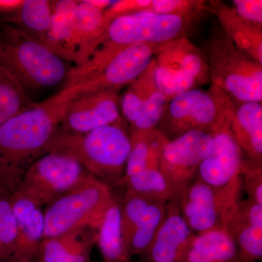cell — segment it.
Here are the masks:
<instances>
[{
    "label": "cell",
    "instance_id": "1",
    "mask_svg": "<svg viewBox=\"0 0 262 262\" xmlns=\"http://www.w3.org/2000/svg\"><path fill=\"white\" fill-rule=\"evenodd\" d=\"M89 88L84 82L64 86L0 125V192H16L29 167L46 154L69 103Z\"/></svg>",
    "mask_w": 262,
    "mask_h": 262
},
{
    "label": "cell",
    "instance_id": "2",
    "mask_svg": "<svg viewBox=\"0 0 262 262\" xmlns=\"http://www.w3.org/2000/svg\"><path fill=\"white\" fill-rule=\"evenodd\" d=\"M198 18L150 11L117 17L108 24L100 47L84 63L76 66L72 75L77 80H85L101 70L119 52L129 46L161 45L174 39L187 38Z\"/></svg>",
    "mask_w": 262,
    "mask_h": 262
},
{
    "label": "cell",
    "instance_id": "3",
    "mask_svg": "<svg viewBox=\"0 0 262 262\" xmlns=\"http://www.w3.org/2000/svg\"><path fill=\"white\" fill-rule=\"evenodd\" d=\"M130 150V135L121 120L86 134H71L58 128L46 154L58 152L72 157L90 174L111 187L122 186Z\"/></svg>",
    "mask_w": 262,
    "mask_h": 262
},
{
    "label": "cell",
    "instance_id": "4",
    "mask_svg": "<svg viewBox=\"0 0 262 262\" xmlns=\"http://www.w3.org/2000/svg\"><path fill=\"white\" fill-rule=\"evenodd\" d=\"M67 63L21 29L0 21V64L26 89L57 85L70 72Z\"/></svg>",
    "mask_w": 262,
    "mask_h": 262
},
{
    "label": "cell",
    "instance_id": "5",
    "mask_svg": "<svg viewBox=\"0 0 262 262\" xmlns=\"http://www.w3.org/2000/svg\"><path fill=\"white\" fill-rule=\"evenodd\" d=\"M201 49L211 85L235 101L261 102L262 63L236 47L220 27L212 29Z\"/></svg>",
    "mask_w": 262,
    "mask_h": 262
},
{
    "label": "cell",
    "instance_id": "6",
    "mask_svg": "<svg viewBox=\"0 0 262 262\" xmlns=\"http://www.w3.org/2000/svg\"><path fill=\"white\" fill-rule=\"evenodd\" d=\"M111 187L90 175L80 184L47 205L43 239L82 227L97 229L115 201Z\"/></svg>",
    "mask_w": 262,
    "mask_h": 262
},
{
    "label": "cell",
    "instance_id": "7",
    "mask_svg": "<svg viewBox=\"0 0 262 262\" xmlns=\"http://www.w3.org/2000/svg\"><path fill=\"white\" fill-rule=\"evenodd\" d=\"M155 80L168 100L211 82L209 67L201 48L188 38L161 44L153 57Z\"/></svg>",
    "mask_w": 262,
    "mask_h": 262
},
{
    "label": "cell",
    "instance_id": "8",
    "mask_svg": "<svg viewBox=\"0 0 262 262\" xmlns=\"http://www.w3.org/2000/svg\"><path fill=\"white\" fill-rule=\"evenodd\" d=\"M227 96L211 85L208 91L193 89L169 100L158 128L170 140L192 131L210 133L223 115Z\"/></svg>",
    "mask_w": 262,
    "mask_h": 262
},
{
    "label": "cell",
    "instance_id": "9",
    "mask_svg": "<svg viewBox=\"0 0 262 262\" xmlns=\"http://www.w3.org/2000/svg\"><path fill=\"white\" fill-rule=\"evenodd\" d=\"M90 175L72 157L48 152L29 167L17 192L42 208L77 187Z\"/></svg>",
    "mask_w": 262,
    "mask_h": 262
},
{
    "label": "cell",
    "instance_id": "10",
    "mask_svg": "<svg viewBox=\"0 0 262 262\" xmlns=\"http://www.w3.org/2000/svg\"><path fill=\"white\" fill-rule=\"evenodd\" d=\"M213 138L210 133H187L165 144L160 158V171L175 193L177 201L198 175L202 162L211 152Z\"/></svg>",
    "mask_w": 262,
    "mask_h": 262
},
{
    "label": "cell",
    "instance_id": "11",
    "mask_svg": "<svg viewBox=\"0 0 262 262\" xmlns=\"http://www.w3.org/2000/svg\"><path fill=\"white\" fill-rule=\"evenodd\" d=\"M121 120L118 93L86 91L69 103L58 128L71 134H86Z\"/></svg>",
    "mask_w": 262,
    "mask_h": 262
},
{
    "label": "cell",
    "instance_id": "12",
    "mask_svg": "<svg viewBox=\"0 0 262 262\" xmlns=\"http://www.w3.org/2000/svg\"><path fill=\"white\" fill-rule=\"evenodd\" d=\"M210 134L211 152L202 162L196 177L212 187L220 188L241 175L247 160L229 130L225 112Z\"/></svg>",
    "mask_w": 262,
    "mask_h": 262
},
{
    "label": "cell",
    "instance_id": "13",
    "mask_svg": "<svg viewBox=\"0 0 262 262\" xmlns=\"http://www.w3.org/2000/svg\"><path fill=\"white\" fill-rule=\"evenodd\" d=\"M160 46L139 44L124 48L101 70L82 82L89 84V91H110L118 93L146 70Z\"/></svg>",
    "mask_w": 262,
    "mask_h": 262
},
{
    "label": "cell",
    "instance_id": "14",
    "mask_svg": "<svg viewBox=\"0 0 262 262\" xmlns=\"http://www.w3.org/2000/svg\"><path fill=\"white\" fill-rule=\"evenodd\" d=\"M223 229L237 246L238 262L261 260L262 205L239 201L226 217Z\"/></svg>",
    "mask_w": 262,
    "mask_h": 262
},
{
    "label": "cell",
    "instance_id": "15",
    "mask_svg": "<svg viewBox=\"0 0 262 262\" xmlns=\"http://www.w3.org/2000/svg\"><path fill=\"white\" fill-rule=\"evenodd\" d=\"M195 236L183 218L178 201H169L165 220L143 256L146 262H184Z\"/></svg>",
    "mask_w": 262,
    "mask_h": 262
},
{
    "label": "cell",
    "instance_id": "16",
    "mask_svg": "<svg viewBox=\"0 0 262 262\" xmlns=\"http://www.w3.org/2000/svg\"><path fill=\"white\" fill-rule=\"evenodd\" d=\"M10 200L16 221L17 232L8 262H37L44 237L42 208L17 191L10 196Z\"/></svg>",
    "mask_w": 262,
    "mask_h": 262
},
{
    "label": "cell",
    "instance_id": "17",
    "mask_svg": "<svg viewBox=\"0 0 262 262\" xmlns=\"http://www.w3.org/2000/svg\"><path fill=\"white\" fill-rule=\"evenodd\" d=\"M178 203L183 218L196 234L223 229L218 188L212 187L196 177Z\"/></svg>",
    "mask_w": 262,
    "mask_h": 262
},
{
    "label": "cell",
    "instance_id": "18",
    "mask_svg": "<svg viewBox=\"0 0 262 262\" xmlns=\"http://www.w3.org/2000/svg\"><path fill=\"white\" fill-rule=\"evenodd\" d=\"M225 115L229 130L246 159L261 165V102H242L227 96Z\"/></svg>",
    "mask_w": 262,
    "mask_h": 262
},
{
    "label": "cell",
    "instance_id": "19",
    "mask_svg": "<svg viewBox=\"0 0 262 262\" xmlns=\"http://www.w3.org/2000/svg\"><path fill=\"white\" fill-rule=\"evenodd\" d=\"M98 229L86 227L43 239L38 262H91V253L97 242Z\"/></svg>",
    "mask_w": 262,
    "mask_h": 262
},
{
    "label": "cell",
    "instance_id": "20",
    "mask_svg": "<svg viewBox=\"0 0 262 262\" xmlns=\"http://www.w3.org/2000/svg\"><path fill=\"white\" fill-rule=\"evenodd\" d=\"M226 35L250 58L262 63V27L239 17L233 8L222 0L208 2Z\"/></svg>",
    "mask_w": 262,
    "mask_h": 262
},
{
    "label": "cell",
    "instance_id": "21",
    "mask_svg": "<svg viewBox=\"0 0 262 262\" xmlns=\"http://www.w3.org/2000/svg\"><path fill=\"white\" fill-rule=\"evenodd\" d=\"M108 24L104 11L91 6L85 0L78 1L74 25L77 65L84 63L100 47Z\"/></svg>",
    "mask_w": 262,
    "mask_h": 262
},
{
    "label": "cell",
    "instance_id": "22",
    "mask_svg": "<svg viewBox=\"0 0 262 262\" xmlns=\"http://www.w3.org/2000/svg\"><path fill=\"white\" fill-rule=\"evenodd\" d=\"M78 1H52L51 25L43 45L67 62H75L74 25Z\"/></svg>",
    "mask_w": 262,
    "mask_h": 262
},
{
    "label": "cell",
    "instance_id": "23",
    "mask_svg": "<svg viewBox=\"0 0 262 262\" xmlns=\"http://www.w3.org/2000/svg\"><path fill=\"white\" fill-rule=\"evenodd\" d=\"M129 135L130 150L124 178L146 169H159L162 152L170 140L163 131L156 127L152 130L129 133Z\"/></svg>",
    "mask_w": 262,
    "mask_h": 262
},
{
    "label": "cell",
    "instance_id": "24",
    "mask_svg": "<svg viewBox=\"0 0 262 262\" xmlns=\"http://www.w3.org/2000/svg\"><path fill=\"white\" fill-rule=\"evenodd\" d=\"M184 262H238L237 246L223 229L196 234Z\"/></svg>",
    "mask_w": 262,
    "mask_h": 262
},
{
    "label": "cell",
    "instance_id": "25",
    "mask_svg": "<svg viewBox=\"0 0 262 262\" xmlns=\"http://www.w3.org/2000/svg\"><path fill=\"white\" fill-rule=\"evenodd\" d=\"M168 202L154 201L136 221L125 243L127 256L144 255L154 241L165 220Z\"/></svg>",
    "mask_w": 262,
    "mask_h": 262
},
{
    "label": "cell",
    "instance_id": "26",
    "mask_svg": "<svg viewBox=\"0 0 262 262\" xmlns=\"http://www.w3.org/2000/svg\"><path fill=\"white\" fill-rule=\"evenodd\" d=\"M96 244L103 257V262H130L127 256L121 227V208L115 200L105 213L98 228Z\"/></svg>",
    "mask_w": 262,
    "mask_h": 262
},
{
    "label": "cell",
    "instance_id": "27",
    "mask_svg": "<svg viewBox=\"0 0 262 262\" xmlns=\"http://www.w3.org/2000/svg\"><path fill=\"white\" fill-rule=\"evenodd\" d=\"M51 18L52 1L24 0L23 4L14 14L0 18V21L18 27L43 44Z\"/></svg>",
    "mask_w": 262,
    "mask_h": 262
},
{
    "label": "cell",
    "instance_id": "28",
    "mask_svg": "<svg viewBox=\"0 0 262 262\" xmlns=\"http://www.w3.org/2000/svg\"><path fill=\"white\" fill-rule=\"evenodd\" d=\"M122 186L125 188V194L165 202L177 200L173 189L160 169H146L125 177Z\"/></svg>",
    "mask_w": 262,
    "mask_h": 262
},
{
    "label": "cell",
    "instance_id": "29",
    "mask_svg": "<svg viewBox=\"0 0 262 262\" xmlns=\"http://www.w3.org/2000/svg\"><path fill=\"white\" fill-rule=\"evenodd\" d=\"M27 89L0 64V125L32 105Z\"/></svg>",
    "mask_w": 262,
    "mask_h": 262
},
{
    "label": "cell",
    "instance_id": "30",
    "mask_svg": "<svg viewBox=\"0 0 262 262\" xmlns=\"http://www.w3.org/2000/svg\"><path fill=\"white\" fill-rule=\"evenodd\" d=\"M158 88L152 60L146 70L127 86L122 96V113L129 125L135 121L143 104Z\"/></svg>",
    "mask_w": 262,
    "mask_h": 262
},
{
    "label": "cell",
    "instance_id": "31",
    "mask_svg": "<svg viewBox=\"0 0 262 262\" xmlns=\"http://www.w3.org/2000/svg\"><path fill=\"white\" fill-rule=\"evenodd\" d=\"M169 100L158 88L143 104L135 121L130 125V132L152 130L158 127Z\"/></svg>",
    "mask_w": 262,
    "mask_h": 262
},
{
    "label": "cell",
    "instance_id": "32",
    "mask_svg": "<svg viewBox=\"0 0 262 262\" xmlns=\"http://www.w3.org/2000/svg\"><path fill=\"white\" fill-rule=\"evenodd\" d=\"M9 194L0 192V248L2 261H9L15 237L17 226Z\"/></svg>",
    "mask_w": 262,
    "mask_h": 262
},
{
    "label": "cell",
    "instance_id": "33",
    "mask_svg": "<svg viewBox=\"0 0 262 262\" xmlns=\"http://www.w3.org/2000/svg\"><path fill=\"white\" fill-rule=\"evenodd\" d=\"M207 4V2L203 0H151L149 11L159 14L200 18L205 12H211Z\"/></svg>",
    "mask_w": 262,
    "mask_h": 262
},
{
    "label": "cell",
    "instance_id": "34",
    "mask_svg": "<svg viewBox=\"0 0 262 262\" xmlns=\"http://www.w3.org/2000/svg\"><path fill=\"white\" fill-rule=\"evenodd\" d=\"M243 186L247 192L248 199L262 205V167L248 160L242 173Z\"/></svg>",
    "mask_w": 262,
    "mask_h": 262
},
{
    "label": "cell",
    "instance_id": "35",
    "mask_svg": "<svg viewBox=\"0 0 262 262\" xmlns=\"http://www.w3.org/2000/svg\"><path fill=\"white\" fill-rule=\"evenodd\" d=\"M151 0H120L115 1L110 8L105 10V16L108 21H113L117 17L149 11Z\"/></svg>",
    "mask_w": 262,
    "mask_h": 262
},
{
    "label": "cell",
    "instance_id": "36",
    "mask_svg": "<svg viewBox=\"0 0 262 262\" xmlns=\"http://www.w3.org/2000/svg\"><path fill=\"white\" fill-rule=\"evenodd\" d=\"M232 8L244 20L262 27L261 0H234Z\"/></svg>",
    "mask_w": 262,
    "mask_h": 262
},
{
    "label": "cell",
    "instance_id": "37",
    "mask_svg": "<svg viewBox=\"0 0 262 262\" xmlns=\"http://www.w3.org/2000/svg\"><path fill=\"white\" fill-rule=\"evenodd\" d=\"M23 2L24 0H0V18L14 14L23 4Z\"/></svg>",
    "mask_w": 262,
    "mask_h": 262
},
{
    "label": "cell",
    "instance_id": "38",
    "mask_svg": "<svg viewBox=\"0 0 262 262\" xmlns=\"http://www.w3.org/2000/svg\"><path fill=\"white\" fill-rule=\"evenodd\" d=\"M85 2L91 6L97 8L101 11L107 10L115 3V1H110V0H85Z\"/></svg>",
    "mask_w": 262,
    "mask_h": 262
},
{
    "label": "cell",
    "instance_id": "39",
    "mask_svg": "<svg viewBox=\"0 0 262 262\" xmlns=\"http://www.w3.org/2000/svg\"><path fill=\"white\" fill-rule=\"evenodd\" d=\"M0 262H4V261H0Z\"/></svg>",
    "mask_w": 262,
    "mask_h": 262
},
{
    "label": "cell",
    "instance_id": "40",
    "mask_svg": "<svg viewBox=\"0 0 262 262\" xmlns=\"http://www.w3.org/2000/svg\"><path fill=\"white\" fill-rule=\"evenodd\" d=\"M130 262H131V261Z\"/></svg>",
    "mask_w": 262,
    "mask_h": 262
},
{
    "label": "cell",
    "instance_id": "41",
    "mask_svg": "<svg viewBox=\"0 0 262 262\" xmlns=\"http://www.w3.org/2000/svg\"><path fill=\"white\" fill-rule=\"evenodd\" d=\"M131 262H132V261H131Z\"/></svg>",
    "mask_w": 262,
    "mask_h": 262
},
{
    "label": "cell",
    "instance_id": "42",
    "mask_svg": "<svg viewBox=\"0 0 262 262\" xmlns=\"http://www.w3.org/2000/svg\"><path fill=\"white\" fill-rule=\"evenodd\" d=\"M37 262H38V261H37Z\"/></svg>",
    "mask_w": 262,
    "mask_h": 262
}]
</instances>
